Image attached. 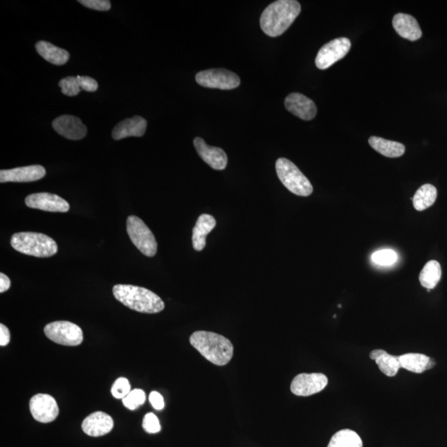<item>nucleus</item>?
I'll use <instances>...</instances> for the list:
<instances>
[{
    "instance_id": "obj_30",
    "label": "nucleus",
    "mask_w": 447,
    "mask_h": 447,
    "mask_svg": "<svg viewBox=\"0 0 447 447\" xmlns=\"http://www.w3.org/2000/svg\"><path fill=\"white\" fill-rule=\"evenodd\" d=\"M131 392V385L127 378L120 377L116 379L111 387L113 398L123 399Z\"/></svg>"
},
{
    "instance_id": "obj_20",
    "label": "nucleus",
    "mask_w": 447,
    "mask_h": 447,
    "mask_svg": "<svg viewBox=\"0 0 447 447\" xmlns=\"http://www.w3.org/2000/svg\"><path fill=\"white\" fill-rule=\"evenodd\" d=\"M217 226L214 217L203 214L197 219L196 226L192 230V246L196 251H201L206 247V236L212 231Z\"/></svg>"
},
{
    "instance_id": "obj_31",
    "label": "nucleus",
    "mask_w": 447,
    "mask_h": 447,
    "mask_svg": "<svg viewBox=\"0 0 447 447\" xmlns=\"http://www.w3.org/2000/svg\"><path fill=\"white\" fill-rule=\"evenodd\" d=\"M59 86L61 87L63 94L67 96L77 95L81 91V87L79 86L77 77H67L61 80L59 82Z\"/></svg>"
},
{
    "instance_id": "obj_27",
    "label": "nucleus",
    "mask_w": 447,
    "mask_h": 447,
    "mask_svg": "<svg viewBox=\"0 0 447 447\" xmlns=\"http://www.w3.org/2000/svg\"><path fill=\"white\" fill-rule=\"evenodd\" d=\"M327 447H363V441L356 432L343 429L331 437Z\"/></svg>"
},
{
    "instance_id": "obj_29",
    "label": "nucleus",
    "mask_w": 447,
    "mask_h": 447,
    "mask_svg": "<svg viewBox=\"0 0 447 447\" xmlns=\"http://www.w3.org/2000/svg\"><path fill=\"white\" fill-rule=\"evenodd\" d=\"M145 400L146 394L145 391L135 389L131 390L125 398L122 399V402H123L125 407L129 409V410H135V409L142 406L145 403Z\"/></svg>"
},
{
    "instance_id": "obj_14",
    "label": "nucleus",
    "mask_w": 447,
    "mask_h": 447,
    "mask_svg": "<svg viewBox=\"0 0 447 447\" xmlns=\"http://www.w3.org/2000/svg\"><path fill=\"white\" fill-rule=\"evenodd\" d=\"M194 146L201 158L215 170H226L228 157L226 152L221 147L206 145L203 138L197 137L194 139Z\"/></svg>"
},
{
    "instance_id": "obj_26",
    "label": "nucleus",
    "mask_w": 447,
    "mask_h": 447,
    "mask_svg": "<svg viewBox=\"0 0 447 447\" xmlns=\"http://www.w3.org/2000/svg\"><path fill=\"white\" fill-rule=\"evenodd\" d=\"M441 277V267L436 260L429 261L426 264L419 275L421 286L432 290L438 284Z\"/></svg>"
},
{
    "instance_id": "obj_32",
    "label": "nucleus",
    "mask_w": 447,
    "mask_h": 447,
    "mask_svg": "<svg viewBox=\"0 0 447 447\" xmlns=\"http://www.w3.org/2000/svg\"><path fill=\"white\" fill-rule=\"evenodd\" d=\"M143 428L147 433L155 434L161 431V425L159 420L153 412L147 413L143 417Z\"/></svg>"
},
{
    "instance_id": "obj_3",
    "label": "nucleus",
    "mask_w": 447,
    "mask_h": 447,
    "mask_svg": "<svg viewBox=\"0 0 447 447\" xmlns=\"http://www.w3.org/2000/svg\"><path fill=\"white\" fill-rule=\"evenodd\" d=\"M113 293L122 304L138 313L155 314L165 309L161 298L141 286L117 284L113 288Z\"/></svg>"
},
{
    "instance_id": "obj_33",
    "label": "nucleus",
    "mask_w": 447,
    "mask_h": 447,
    "mask_svg": "<svg viewBox=\"0 0 447 447\" xmlns=\"http://www.w3.org/2000/svg\"><path fill=\"white\" fill-rule=\"evenodd\" d=\"M78 2L94 10L108 11L111 8V3L109 0H80Z\"/></svg>"
},
{
    "instance_id": "obj_11",
    "label": "nucleus",
    "mask_w": 447,
    "mask_h": 447,
    "mask_svg": "<svg viewBox=\"0 0 447 447\" xmlns=\"http://www.w3.org/2000/svg\"><path fill=\"white\" fill-rule=\"evenodd\" d=\"M29 408L33 419L42 423H52L59 414L56 399L49 394H39L33 396L29 402Z\"/></svg>"
},
{
    "instance_id": "obj_5",
    "label": "nucleus",
    "mask_w": 447,
    "mask_h": 447,
    "mask_svg": "<svg viewBox=\"0 0 447 447\" xmlns=\"http://www.w3.org/2000/svg\"><path fill=\"white\" fill-rule=\"evenodd\" d=\"M276 172L282 185L295 195L309 197L313 192V185L290 160L280 158L276 162Z\"/></svg>"
},
{
    "instance_id": "obj_6",
    "label": "nucleus",
    "mask_w": 447,
    "mask_h": 447,
    "mask_svg": "<svg viewBox=\"0 0 447 447\" xmlns=\"http://www.w3.org/2000/svg\"><path fill=\"white\" fill-rule=\"evenodd\" d=\"M127 232L129 239L143 255L154 257L157 254L158 243L155 236L140 218L135 216L128 217Z\"/></svg>"
},
{
    "instance_id": "obj_21",
    "label": "nucleus",
    "mask_w": 447,
    "mask_h": 447,
    "mask_svg": "<svg viewBox=\"0 0 447 447\" xmlns=\"http://www.w3.org/2000/svg\"><path fill=\"white\" fill-rule=\"evenodd\" d=\"M399 358L401 368L417 374L423 373L436 365L435 361L423 354L408 353L399 356Z\"/></svg>"
},
{
    "instance_id": "obj_13",
    "label": "nucleus",
    "mask_w": 447,
    "mask_h": 447,
    "mask_svg": "<svg viewBox=\"0 0 447 447\" xmlns=\"http://www.w3.org/2000/svg\"><path fill=\"white\" fill-rule=\"evenodd\" d=\"M285 107L293 115L303 120L314 119L318 113L314 101L300 93H292L286 96Z\"/></svg>"
},
{
    "instance_id": "obj_22",
    "label": "nucleus",
    "mask_w": 447,
    "mask_h": 447,
    "mask_svg": "<svg viewBox=\"0 0 447 447\" xmlns=\"http://www.w3.org/2000/svg\"><path fill=\"white\" fill-rule=\"evenodd\" d=\"M36 50L42 57L53 65H64L70 58V54L67 51L45 41L39 42L36 44Z\"/></svg>"
},
{
    "instance_id": "obj_8",
    "label": "nucleus",
    "mask_w": 447,
    "mask_h": 447,
    "mask_svg": "<svg viewBox=\"0 0 447 447\" xmlns=\"http://www.w3.org/2000/svg\"><path fill=\"white\" fill-rule=\"evenodd\" d=\"M196 81L201 86L220 90H232L240 85L238 75L226 69L200 71L196 75Z\"/></svg>"
},
{
    "instance_id": "obj_34",
    "label": "nucleus",
    "mask_w": 447,
    "mask_h": 447,
    "mask_svg": "<svg viewBox=\"0 0 447 447\" xmlns=\"http://www.w3.org/2000/svg\"><path fill=\"white\" fill-rule=\"evenodd\" d=\"M77 77L81 90L88 92H95L98 89V83H97L95 79L90 77H82V75H77Z\"/></svg>"
},
{
    "instance_id": "obj_7",
    "label": "nucleus",
    "mask_w": 447,
    "mask_h": 447,
    "mask_svg": "<svg viewBox=\"0 0 447 447\" xmlns=\"http://www.w3.org/2000/svg\"><path fill=\"white\" fill-rule=\"evenodd\" d=\"M44 333L53 343L66 347H77L82 343L84 339L82 328L77 324L66 320L46 325Z\"/></svg>"
},
{
    "instance_id": "obj_12",
    "label": "nucleus",
    "mask_w": 447,
    "mask_h": 447,
    "mask_svg": "<svg viewBox=\"0 0 447 447\" xmlns=\"http://www.w3.org/2000/svg\"><path fill=\"white\" fill-rule=\"evenodd\" d=\"M29 208L44 210L49 212H67L70 210L69 202L61 197L48 192L32 194L25 199Z\"/></svg>"
},
{
    "instance_id": "obj_10",
    "label": "nucleus",
    "mask_w": 447,
    "mask_h": 447,
    "mask_svg": "<svg viewBox=\"0 0 447 447\" xmlns=\"http://www.w3.org/2000/svg\"><path fill=\"white\" fill-rule=\"evenodd\" d=\"M328 383L326 375L320 373L300 374L291 383V391L297 396L307 397L320 393Z\"/></svg>"
},
{
    "instance_id": "obj_19",
    "label": "nucleus",
    "mask_w": 447,
    "mask_h": 447,
    "mask_svg": "<svg viewBox=\"0 0 447 447\" xmlns=\"http://www.w3.org/2000/svg\"><path fill=\"white\" fill-rule=\"evenodd\" d=\"M393 27L399 35L409 41L419 40L423 35L419 24L414 17L402 14V12L394 17Z\"/></svg>"
},
{
    "instance_id": "obj_1",
    "label": "nucleus",
    "mask_w": 447,
    "mask_h": 447,
    "mask_svg": "<svg viewBox=\"0 0 447 447\" xmlns=\"http://www.w3.org/2000/svg\"><path fill=\"white\" fill-rule=\"evenodd\" d=\"M301 12L296 0H278L265 8L260 18V27L265 35L275 37L288 30Z\"/></svg>"
},
{
    "instance_id": "obj_15",
    "label": "nucleus",
    "mask_w": 447,
    "mask_h": 447,
    "mask_svg": "<svg viewBox=\"0 0 447 447\" xmlns=\"http://www.w3.org/2000/svg\"><path fill=\"white\" fill-rule=\"evenodd\" d=\"M46 170L41 165H31L0 171V183H30L44 179Z\"/></svg>"
},
{
    "instance_id": "obj_18",
    "label": "nucleus",
    "mask_w": 447,
    "mask_h": 447,
    "mask_svg": "<svg viewBox=\"0 0 447 447\" xmlns=\"http://www.w3.org/2000/svg\"><path fill=\"white\" fill-rule=\"evenodd\" d=\"M147 125V120L141 116H134L118 124L113 129L112 137L115 140L129 137H142L145 134Z\"/></svg>"
},
{
    "instance_id": "obj_23",
    "label": "nucleus",
    "mask_w": 447,
    "mask_h": 447,
    "mask_svg": "<svg viewBox=\"0 0 447 447\" xmlns=\"http://www.w3.org/2000/svg\"><path fill=\"white\" fill-rule=\"evenodd\" d=\"M370 358L376 362V364L383 374L389 377H394L401 368L399 356L390 355L383 349H374L370 353Z\"/></svg>"
},
{
    "instance_id": "obj_17",
    "label": "nucleus",
    "mask_w": 447,
    "mask_h": 447,
    "mask_svg": "<svg viewBox=\"0 0 447 447\" xmlns=\"http://www.w3.org/2000/svg\"><path fill=\"white\" fill-rule=\"evenodd\" d=\"M113 428V420L104 412H95L82 421V428L86 435L98 437L107 435Z\"/></svg>"
},
{
    "instance_id": "obj_35",
    "label": "nucleus",
    "mask_w": 447,
    "mask_h": 447,
    "mask_svg": "<svg viewBox=\"0 0 447 447\" xmlns=\"http://www.w3.org/2000/svg\"><path fill=\"white\" fill-rule=\"evenodd\" d=\"M149 401L152 404V406L156 409V410H162L165 406L164 404V399L161 394L158 392L153 391L149 394Z\"/></svg>"
},
{
    "instance_id": "obj_28",
    "label": "nucleus",
    "mask_w": 447,
    "mask_h": 447,
    "mask_svg": "<svg viewBox=\"0 0 447 447\" xmlns=\"http://www.w3.org/2000/svg\"><path fill=\"white\" fill-rule=\"evenodd\" d=\"M399 256L397 253L390 248L374 252L371 256V260L374 264L381 265V266H390L397 262Z\"/></svg>"
},
{
    "instance_id": "obj_2",
    "label": "nucleus",
    "mask_w": 447,
    "mask_h": 447,
    "mask_svg": "<svg viewBox=\"0 0 447 447\" xmlns=\"http://www.w3.org/2000/svg\"><path fill=\"white\" fill-rule=\"evenodd\" d=\"M190 343L206 360L218 366L226 365L234 355V347L230 340L217 333L194 332L190 337Z\"/></svg>"
},
{
    "instance_id": "obj_9",
    "label": "nucleus",
    "mask_w": 447,
    "mask_h": 447,
    "mask_svg": "<svg viewBox=\"0 0 447 447\" xmlns=\"http://www.w3.org/2000/svg\"><path fill=\"white\" fill-rule=\"evenodd\" d=\"M352 43L347 37H339L320 49L316 57V66L320 70H326L334 65L336 62L347 56L351 50Z\"/></svg>"
},
{
    "instance_id": "obj_16",
    "label": "nucleus",
    "mask_w": 447,
    "mask_h": 447,
    "mask_svg": "<svg viewBox=\"0 0 447 447\" xmlns=\"http://www.w3.org/2000/svg\"><path fill=\"white\" fill-rule=\"evenodd\" d=\"M53 127L57 134L71 140H80L86 137L87 128L79 118L62 116L53 122Z\"/></svg>"
},
{
    "instance_id": "obj_36",
    "label": "nucleus",
    "mask_w": 447,
    "mask_h": 447,
    "mask_svg": "<svg viewBox=\"0 0 447 447\" xmlns=\"http://www.w3.org/2000/svg\"><path fill=\"white\" fill-rule=\"evenodd\" d=\"M10 343V332L6 326L0 324V345L6 347Z\"/></svg>"
},
{
    "instance_id": "obj_37",
    "label": "nucleus",
    "mask_w": 447,
    "mask_h": 447,
    "mask_svg": "<svg viewBox=\"0 0 447 447\" xmlns=\"http://www.w3.org/2000/svg\"><path fill=\"white\" fill-rule=\"evenodd\" d=\"M11 286V281L6 274L0 273V293H3L10 289Z\"/></svg>"
},
{
    "instance_id": "obj_4",
    "label": "nucleus",
    "mask_w": 447,
    "mask_h": 447,
    "mask_svg": "<svg viewBox=\"0 0 447 447\" xmlns=\"http://www.w3.org/2000/svg\"><path fill=\"white\" fill-rule=\"evenodd\" d=\"M10 243L15 250L37 258H49L58 251L57 244L53 239L35 232L16 233L12 236Z\"/></svg>"
},
{
    "instance_id": "obj_24",
    "label": "nucleus",
    "mask_w": 447,
    "mask_h": 447,
    "mask_svg": "<svg viewBox=\"0 0 447 447\" xmlns=\"http://www.w3.org/2000/svg\"><path fill=\"white\" fill-rule=\"evenodd\" d=\"M369 143L375 151L387 158H399L405 154V146L401 143L372 136L370 138Z\"/></svg>"
},
{
    "instance_id": "obj_25",
    "label": "nucleus",
    "mask_w": 447,
    "mask_h": 447,
    "mask_svg": "<svg viewBox=\"0 0 447 447\" xmlns=\"http://www.w3.org/2000/svg\"><path fill=\"white\" fill-rule=\"evenodd\" d=\"M437 197V188L432 184H425L417 190L412 197L413 206L419 212H423L435 203Z\"/></svg>"
}]
</instances>
